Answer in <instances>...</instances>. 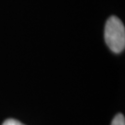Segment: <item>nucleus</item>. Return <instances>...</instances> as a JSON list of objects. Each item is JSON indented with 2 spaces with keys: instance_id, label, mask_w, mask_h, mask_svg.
<instances>
[{
  "instance_id": "1",
  "label": "nucleus",
  "mask_w": 125,
  "mask_h": 125,
  "mask_svg": "<svg viewBox=\"0 0 125 125\" xmlns=\"http://www.w3.org/2000/svg\"><path fill=\"white\" fill-rule=\"evenodd\" d=\"M105 41L114 53H121L125 47V28L116 16H111L105 26Z\"/></svg>"
},
{
  "instance_id": "2",
  "label": "nucleus",
  "mask_w": 125,
  "mask_h": 125,
  "mask_svg": "<svg viewBox=\"0 0 125 125\" xmlns=\"http://www.w3.org/2000/svg\"><path fill=\"white\" fill-rule=\"evenodd\" d=\"M111 125H125V119L122 114H117L115 118L113 119Z\"/></svg>"
},
{
  "instance_id": "3",
  "label": "nucleus",
  "mask_w": 125,
  "mask_h": 125,
  "mask_svg": "<svg viewBox=\"0 0 125 125\" xmlns=\"http://www.w3.org/2000/svg\"><path fill=\"white\" fill-rule=\"evenodd\" d=\"M2 125H24V124L21 123V121H17V120H14V119H9V120L5 121Z\"/></svg>"
}]
</instances>
